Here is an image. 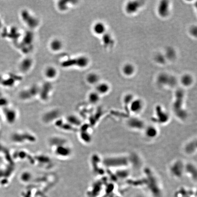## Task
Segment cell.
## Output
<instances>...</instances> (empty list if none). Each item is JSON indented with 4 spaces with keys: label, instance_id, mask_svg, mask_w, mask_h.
<instances>
[{
    "label": "cell",
    "instance_id": "obj_3",
    "mask_svg": "<svg viewBox=\"0 0 197 197\" xmlns=\"http://www.w3.org/2000/svg\"><path fill=\"white\" fill-rule=\"evenodd\" d=\"M142 0H131L127 2L125 5V10L129 15H132L137 13L144 5Z\"/></svg>",
    "mask_w": 197,
    "mask_h": 197
},
{
    "label": "cell",
    "instance_id": "obj_8",
    "mask_svg": "<svg viewBox=\"0 0 197 197\" xmlns=\"http://www.w3.org/2000/svg\"><path fill=\"white\" fill-rule=\"evenodd\" d=\"M157 12L159 16L162 18H166L170 14V4L169 1L166 0L160 1L158 6Z\"/></svg>",
    "mask_w": 197,
    "mask_h": 197
},
{
    "label": "cell",
    "instance_id": "obj_25",
    "mask_svg": "<svg viewBox=\"0 0 197 197\" xmlns=\"http://www.w3.org/2000/svg\"><path fill=\"white\" fill-rule=\"evenodd\" d=\"M155 61L159 64H164L165 63L166 58L164 54L162 53H158L154 57Z\"/></svg>",
    "mask_w": 197,
    "mask_h": 197
},
{
    "label": "cell",
    "instance_id": "obj_19",
    "mask_svg": "<svg viewBox=\"0 0 197 197\" xmlns=\"http://www.w3.org/2000/svg\"><path fill=\"white\" fill-rule=\"evenodd\" d=\"M99 79L100 78L98 75L94 73H90L86 77L87 82L90 84H98Z\"/></svg>",
    "mask_w": 197,
    "mask_h": 197
},
{
    "label": "cell",
    "instance_id": "obj_23",
    "mask_svg": "<svg viewBox=\"0 0 197 197\" xmlns=\"http://www.w3.org/2000/svg\"><path fill=\"white\" fill-rule=\"evenodd\" d=\"M88 98L89 102L91 103L96 104L99 101L100 99V95L96 91H95L90 93Z\"/></svg>",
    "mask_w": 197,
    "mask_h": 197
},
{
    "label": "cell",
    "instance_id": "obj_22",
    "mask_svg": "<svg viewBox=\"0 0 197 197\" xmlns=\"http://www.w3.org/2000/svg\"><path fill=\"white\" fill-rule=\"evenodd\" d=\"M103 43L106 46H111L114 44V39L112 36L106 32L103 35Z\"/></svg>",
    "mask_w": 197,
    "mask_h": 197
},
{
    "label": "cell",
    "instance_id": "obj_14",
    "mask_svg": "<svg viewBox=\"0 0 197 197\" xmlns=\"http://www.w3.org/2000/svg\"><path fill=\"white\" fill-rule=\"evenodd\" d=\"M110 89V87L108 83H99L96 87V92L100 96L107 94Z\"/></svg>",
    "mask_w": 197,
    "mask_h": 197
},
{
    "label": "cell",
    "instance_id": "obj_26",
    "mask_svg": "<svg viewBox=\"0 0 197 197\" xmlns=\"http://www.w3.org/2000/svg\"><path fill=\"white\" fill-rule=\"evenodd\" d=\"M194 31H197V30H196V27H194V26H193V27H192L191 28H190V32H191V34L193 35H196V33H195V32H194Z\"/></svg>",
    "mask_w": 197,
    "mask_h": 197
},
{
    "label": "cell",
    "instance_id": "obj_17",
    "mask_svg": "<svg viewBox=\"0 0 197 197\" xmlns=\"http://www.w3.org/2000/svg\"><path fill=\"white\" fill-rule=\"evenodd\" d=\"M62 42L58 39L53 40L50 44V48L54 52H58L61 50L63 48Z\"/></svg>",
    "mask_w": 197,
    "mask_h": 197
},
{
    "label": "cell",
    "instance_id": "obj_2",
    "mask_svg": "<svg viewBox=\"0 0 197 197\" xmlns=\"http://www.w3.org/2000/svg\"><path fill=\"white\" fill-rule=\"evenodd\" d=\"M129 163V159L124 156L110 157L106 161V164L108 166L117 169L126 168Z\"/></svg>",
    "mask_w": 197,
    "mask_h": 197
},
{
    "label": "cell",
    "instance_id": "obj_6",
    "mask_svg": "<svg viewBox=\"0 0 197 197\" xmlns=\"http://www.w3.org/2000/svg\"><path fill=\"white\" fill-rule=\"evenodd\" d=\"M157 80L160 84L168 85L170 87H174L177 83V80L175 77L170 76L166 73L160 74L158 76Z\"/></svg>",
    "mask_w": 197,
    "mask_h": 197
},
{
    "label": "cell",
    "instance_id": "obj_24",
    "mask_svg": "<svg viewBox=\"0 0 197 197\" xmlns=\"http://www.w3.org/2000/svg\"><path fill=\"white\" fill-rule=\"evenodd\" d=\"M134 99L133 96L132 94H128L126 95L123 98V103L124 104L125 107L128 109L129 106L131 103V102Z\"/></svg>",
    "mask_w": 197,
    "mask_h": 197
},
{
    "label": "cell",
    "instance_id": "obj_16",
    "mask_svg": "<svg viewBox=\"0 0 197 197\" xmlns=\"http://www.w3.org/2000/svg\"><path fill=\"white\" fill-rule=\"evenodd\" d=\"M122 71L123 74L125 76H131L135 72V68L132 64L127 63L123 66Z\"/></svg>",
    "mask_w": 197,
    "mask_h": 197
},
{
    "label": "cell",
    "instance_id": "obj_10",
    "mask_svg": "<svg viewBox=\"0 0 197 197\" xmlns=\"http://www.w3.org/2000/svg\"><path fill=\"white\" fill-rule=\"evenodd\" d=\"M144 136L149 139H154L158 135V130L157 127L153 125L146 126L143 129Z\"/></svg>",
    "mask_w": 197,
    "mask_h": 197
},
{
    "label": "cell",
    "instance_id": "obj_5",
    "mask_svg": "<svg viewBox=\"0 0 197 197\" xmlns=\"http://www.w3.org/2000/svg\"><path fill=\"white\" fill-rule=\"evenodd\" d=\"M155 119L161 124L167 122L169 120V115L160 105H157L155 109Z\"/></svg>",
    "mask_w": 197,
    "mask_h": 197
},
{
    "label": "cell",
    "instance_id": "obj_20",
    "mask_svg": "<svg viewBox=\"0 0 197 197\" xmlns=\"http://www.w3.org/2000/svg\"><path fill=\"white\" fill-rule=\"evenodd\" d=\"M76 65L80 68H85L89 64V59L85 57H80L75 60Z\"/></svg>",
    "mask_w": 197,
    "mask_h": 197
},
{
    "label": "cell",
    "instance_id": "obj_18",
    "mask_svg": "<svg viewBox=\"0 0 197 197\" xmlns=\"http://www.w3.org/2000/svg\"><path fill=\"white\" fill-rule=\"evenodd\" d=\"M181 83L185 87H189L191 86L193 82V77L189 74H185L183 75L180 79Z\"/></svg>",
    "mask_w": 197,
    "mask_h": 197
},
{
    "label": "cell",
    "instance_id": "obj_21",
    "mask_svg": "<svg viewBox=\"0 0 197 197\" xmlns=\"http://www.w3.org/2000/svg\"><path fill=\"white\" fill-rule=\"evenodd\" d=\"M166 59L169 60H173L175 59L176 56V53L175 49L171 48L168 47L166 50L165 54H164Z\"/></svg>",
    "mask_w": 197,
    "mask_h": 197
},
{
    "label": "cell",
    "instance_id": "obj_11",
    "mask_svg": "<svg viewBox=\"0 0 197 197\" xmlns=\"http://www.w3.org/2000/svg\"><path fill=\"white\" fill-rule=\"evenodd\" d=\"M93 31L97 35H103L106 33V27L105 24L101 22H96L93 26Z\"/></svg>",
    "mask_w": 197,
    "mask_h": 197
},
{
    "label": "cell",
    "instance_id": "obj_1",
    "mask_svg": "<svg viewBox=\"0 0 197 197\" xmlns=\"http://www.w3.org/2000/svg\"><path fill=\"white\" fill-rule=\"evenodd\" d=\"M184 94L182 89L176 91L173 104V110L176 116L180 120L186 119L187 112L184 108Z\"/></svg>",
    "mask_w": 197,
    "mask_h": 197
},
{
    "label": "cell",
    "instance_id": "obj_7",
    "mask_svg": "<svg viewBox=\"0 0 197 197\" xmlns=\"http://www.w3.org/2000/svg\"><path fill=\"white\" fill-rule=\"evenodd\" d=\"M144 104L143 101L139 98H134L130 104L128 110L133 114L138 115L143 110Z\"/></svg>",
    "mask_w": 197,
    "mask_h": 197
},
{
    "label": "cell",
    "instance_id": "obj_12",
    "mask_svg": "<svg viewBox=\"0 0 197 197\" xmlns=\"http://www.w3.org/2000/svg\"><path fill=\"white\" fill-rule=\"evenodd\" d=\"M196 140H192L187 143L184 147V152L188 155H193L196 151Z\"/></svg>",
    "mask_w": 197,
    "mask_h": 197
},
{
    "label": "cell",
    "instance_id": "obj_9",
    "mask_svg": "<svg viewBox=\"0 0 197 197\" xmlns=\"http://www.w3.org/2000/svg\"><path fill=\"white\" fill-rule=\"evenodd\" d=\"M170 171L174 176L180 177L185 172V165L181 161H176L170 166Z\"/></svg>",
    "mask_w": 197,
    "mask_h": 197
},
{
    "label": "cell",
    "instance_id": "obj_13",
    "mask_svg": "<svg viewBox=\"0 0 197 197\" xmlns=\"http://www.w3.org/2000/svg\"><path fill=\"white\" fill-rule=\"evenodd\" d=\"M32 61L30 58H25L23 59L20 64V69L24 72H27L32 68Z\"/></svg>",
    "mask_w": 197,
    "mask_h": 197
},
{
    "label": "cell",
    "instance_id": "obj_4",
    "mask_svg": "<svg viewBox=\"0 0 197 197\" xmlns=\"http://www.w3.org/2000/svg\"><path fill=\"white\" fill-rule=\"evenodd\" d=\"M127 125L129 128L135 130H143L146 126L144 121L136 116L129 118L127 121Z\"/></svg>",
    "mask_w": 197,
    "mask_h": 197
},
{
    "label": "cell",
    "instance_id": "obj_15",
    "mask_svg": "<svg viewBox=\"0 0 197 197\" xmlns=\"http://www.w3.org/2000/svg\"><path fill=\"white\" fill-rule=\"evenodd\" d=\"M57 71L53 66H48L47 67L44 71V75L48 79H52L57 76Z\"/></svg>",
    "mask_w": 197,
    "mask_h": 197
}]
</instances>
